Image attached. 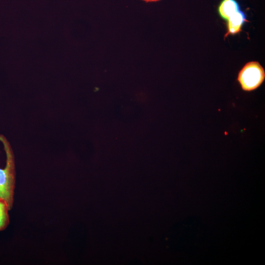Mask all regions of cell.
I'll use <instances>...</instances> for the list:
<instances>
[{
    "label": "cell",
    "instance_id": "6da1fadb",
    "mask_svg": "<svg viewBox=\"0 0 265 265\" xmlns=\"http://www.w3.org/2000/svg\"><path fill=\"white\" fill-rule=\"evenodd\" d=\"M0 141L2 143L6 154L4 168H0V199L6 203L9 210L12 208L15 186V165L13 151L7 138L0 134Z\"/></svg>",
    "mask_w": 265,
    "mask_h": 265
},
{
    "label": "cell",
    "instance_id": "7a4b0ae2",
    "mask_svg": "<svg viewBox=\"0 0 265 265\" xmlns=\"http://www.w3.org/2000/svg\"><path fill=\"white\" fill-rule=\"evenodd\" d=\"M265 78L263 67L257 61H251L247 63L239 72L237 80L243 90L251 91L258 88Z\"/></svg>",
    "mask_w": 265,
    "mask_h": 265
},
{
    "label": "cell",
    "instance_id": "3957f363",
    "mask_svg": "<svg viewBox=\"0 0 265 265\" xmlns=\"http://www.w3.org/2000/svg\"><path fill=\"white\" fill-rule=\"evenodd\" d=\"M227 32L225 37L229 35H234L241 30V27L247 21L245 14L240 10L231 15L227 20Z\"/></svg>",
    "mask_w": 265,
    "mask_h": 265
},
{
    "label": "cell",
    "instance_id": "277c9868",
    "mask_svg": "<svg viewBox=\"0 0 265 265\" xmlns=\"http://www.w3.org/2000/svg\"><path fill=\"white\" fill-rule=\"evenodd\" d=\"M238 10L239 6L235 0H223L218 7L219 15L226 20L231 15Z\"/></svg>",
    "mask_w": 265,
    "mask_h": 265
},
{
    "label": "cell",
    "instance_id": "5b68a950",
    "mask_svg": "<svg viewBox=\"0 0 265 265\" xmlns=\"http://www.w3.org/2000/svg\"><path fill=\"white\" fill-rule=\"evenodd\" d=\"M9 211L5 202L0 199V231L4 230L9 223Z\"/></svg>",
    "mask_w": 265,
    "mask_h": 265
},
{
    "label": "cell",
    "instance_id": "8992f818",
    "mask_svg": "<svg viewBox=\"0 0 265 265\" xmlns=\"http://www.w3.org/2000/svg\"><path fill=\"white\" fill-rule=\"evenodd\" d=\"M143 0L146 2H155V1H159V0Z\"/></svg>",
    "mask_w": 265,
    "mask_h": 265
}]
</instances>
